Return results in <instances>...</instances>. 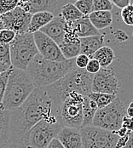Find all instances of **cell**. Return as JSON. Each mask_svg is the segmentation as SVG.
<instances>
[{"instance_id":"cell-1","label":"cell","mask_w":133,"mask_h":148,"mask_svg":"<svg viewBox=\"0 0 133 148\" xmlns=\"http://www.w3.org/2000/svg\"><path fill=\"white\" fill-rule=\"evenodd\" d=\"M61 103L49 87H37L20 107L11 111L10 139L2 148L16 147L25 134L42 120L61 123Z\"/></svg>"},{"instance_id":"cell-2","label":"cell","mask_w":133,"mask_h":148,"mask_svg":"<svg viewBox=\"0 0 133 148\" xmlns=\"http://www.w3.org/2000/svg\"><path fill=\"white\" fill-rule=\"evenodd\" d=\"M76 67V58L58 62L45 59L39 54L30 63L27 72L35 85L43 88L56 84Z\"/></svg>"},{"instance_id":"cell-3","label":"cell","mask_w":133,"mask_h":148,"mask_svg":"<svg viewBox=\"0 0 133 148\" xmlns=\"http://www.w3.org/2000/svg\"><path fill=\"white\" fill-rule=\"evenodd\" d=\"M37 88L27 71L13 67L2 106L8 111H14L24 103Z\"/></svg>"},{"instance_id":"cell-4","label":"cell","mask_w":133,"mask_h":148,"mask_svg":"<svg viewBox=\"0 0 133 148\" xmlns=\"http://www.w3.org/2000/svg\"><path fill=\"white\" fill-rule=\"evenodd\" d=\"M93 77L94 75L89 73L85 69L76 67L58 82L49 86V88L61 101L72 92L88 96L92 92Z\"/></svg>"},{"instance_id":"cell-5","label":"cell","mask_w":133,"mask_h":148,"mask_svg":"<svg viewBox=\"0 0 133 148\" xmlns=\"http://www.w3.org/2000/svg\"><path fill=\"white\" fill-rule=\"evenodd\" d=\"M11 66L27 71L30 63L39 54L34 37L30 32L16 33L14 41L10 45Z\"/></svg>"},{"instance_id":"cell-6","label":"cell","mask_w":133,"mask_h":148,"mask_svg":"<svg viewBox=\"0 0 133 148\" xmlns=\"http://www.w3.org/2000/svg\"><path fill=\"white\" fill-rule=\"evenodd\" d=\"M63 125L42 120L25 134L15 148H47L50 141L57 138Z\"/></svg>"},{"instance_id":"cell-7","label":"cell","mask_w":133,"mask_h":148,"mask_svg":"<svg viewBox=\"0 0 133 148\" xmlns=\"http://www.w3.org/2000/svg\"><path fill=\"white\" fill-rule=\"evenodd\" d=\"M126 116V109L119 98L103 109H99L93 119L92 125L116 133L122 127L123 119Z\"/></svg>"},{"instance_id":"cell-8","label":"cell","mask_w":133,"mask_h":148,"mask_svg":"<svg viewBox=\"0 0 133 148\" xmlns=\"http://www.w3.org/2000/svg\"><path fill=\"white\" fill-rule=\"evenodd\" d=\"M84 100L85 96L76 92H72L65 97L61 106V119L63 126L82 128Z\"/></svg>"},{"instance_id":"cell-9","label":"cell","mask_w":133,"mask_h":148,"mask_svg":"<svg viewBox=\"0 0 133 148\" xmlns=\"http://www.w3.org/2000/svg\"><path fill=\"white\" fill-rule=\"evenodd\" d=\"M82 148H115L119 140L115 133L93 125L80 129Z\"/></svg>"},{"instance_id":"cell-10","label":"cell","mask_w":133,"mask_h":148,"mask_svg":"<svg viewBox=\"0 0 133 148\" xmlns=\"http://www.w3.org/2000/svg\"><path fill=\"white\" fill-rule=\"evenodd\" d=\"M119 89L118 78L114 70L110 67L102 68L93 77L92 92L117 95Z\"/></svg>"},{"instance_id":"cell-11","label":"cell","mask_w":133,"mask_h":148,"mask_svg":"<svg viewBox=\"0 0 133 148\" xmlns=\"http://www.w3.org/2000/svg\"><path fill=\"white\" fill-rule=\"evenodd\" d=\"M0 15L4 29L12 30L16 33L28 32L32 15L25 11L22 8L18 6L14 10Z\"/></svg>"},{"instance_id":"cell-12","label":"cell","mask_w":133,"mask_h":148,"mask_svg":"<svg viewBox=\"0 0 133 148\" xmlns=\"http://www.w3.org/2000/svg\"><path fill=\"white\" fill-rule=\"evenodd\" d=\"M33 37L39 52L44 58L58 62L67 60L61 53L59 45L46 34L39 31L33 33Z\"/></svg>"},{"instance_id":"cell-13","label":"cell","mask_w":133,"mask_h":148,"mask_svg":"<svg viewBox=\"0 0 133 148\" xmlns=\"http://www.w3.org/2000/svg\"><path fill=\"white\" fill-rule=\"evenodd\" d=\"M65 26H66V21L64 20L61 14H60L55 16L54 19L49 24H47L40 30V32L46 34L52 40H54L57 45H60L64 41L65 33H66Z\"/></svg>"},{"instance_id":"cell-14","label":"cell","mask_w":133,"mask_h":148,"mask_svg":"<svg viewBox=\"0 0 133 148\" xmlns=\"http://www.w3.org/2000/svg\"><path fill=\"white\" fill-rule=\"evenodd\" d=\"M57 138L65 148H82L80 129L63 126Z\"/></svg>"},{"instance_id":"cell-15","label":"cell","mask_w":133,"mask_h":148,"mask_svg":"<svg viewBox=\"0 0 133 148\" xmlns=\"http://www.w3.org/2000/svg\"><path fill=\"white\" fill-rule=\"evenodd\" d=\"M19 7L32 15L39 12L53 13L57 6V0H30L27 3H19Z\"/></svg>"},{"instance_id":"cell-16","label":"cell","mask_w":133,"mask_h":148,"mask_svg":"<svg viewBox=\"0 0 133 148\" xmlns=\"http://www.w3.org/2000/svg\"><path fill=\"white\" fill-rule=\"evenodd\" d=\"M69 22L70 26L76 32L77 36L81 38H87L91 36H96L99 35V31L96 29L90 21L89 16H84L81 19L74 21H68Z\"/></svg>"},{"instance_id":"cell-17","label":"cell","mask_w":133,"mask_h":148,"mask_svg":"<svg viewBox=\"0 0 133 148\" xmlns=\"http://www.w3.org/2000/svg\"><path fill=\"white\" fill-rule=\"evenodd\" d=\"M80 47H81V54L89 56L90 59L93 55L102 47H103L104 35L99 34L96 36H91L87 38H81Z\"/></svg>"},{"instance_id":"cell-18","label":"cell","mask_w":133,"mask_h":148,"mask_svg":"<svg viewBox=\"0 0 133 148\" xmlns=\"http://www.w3.org/2000/svg\"><path fill=\"white\" fill-rule=\"evenodd\" d=\"M11 111L6 110L2 105L0 106V148L3 147L9 139L10 133Z\"/></svg>"},{"instance_id":"cell-19","label":"cell","mask_w":133,"mask_h":148,"mask_svg":"<svg viewBox=\"0 0 133 148\" xmlns=\"http://www.w3.org/2000/svg\"><path fill=\"white\" fill-rule=\"evenodd\" d=\"M55 15L53 13L50 12H39L32 15V19L30 21L28 32L30 33H35L37 32H39L47 24H49L53 19Z\"/></svg>"},{"instance_id":"cell-20","label":"cell","mask_w":133,"mask_h":148,"mask_svg":"<svg viewBox=\"0 0 133 148\" xmlns=\"http://www.w3.org/2000/svg\"><path fill=\"white\" fill-rule=\"evenodd\" d=\"M92 25L98 30L108 27L113 22V15L111 11H94L89 15Z\"/></svg>"},{"instance_id":"cell-21","label":"cell","mask_w":133,"mask_h":148,"mask_svg":"<svg viewBox=\"0 0 133 148\" xmlns=\"http://www.w3.org/2000/svg\"><path fill=\"white\" fill-rule=\"evenodd\" d=\"M98 106L95 101L90 100L88 96H85L84 104H83V127L91 126L93 119L96 112L98 111Z\"/></svg>"},{"instance_id":"cell-22","label":"cell","mask_w":133,"mask_h":148,"mask_svg":"<svg viewBox=\"0 0 133 148\" xmlns=\"http://www.w3.org/2000/svg\"><path fill=\"white\" fill-rule=\"evenodd\" d=\"M114 57L115 55L113 49L108 46H103L99 49L91 58L96 60L100 63L102 68H107L113 63Z\"/></svg>"},{"instance_id":"cell-23","label":"cell","mask_w":133,"mask_h":148,"mask_svg":"<svg viewBox=\"0 0 133 148\" xmlns=\"http://www.w3.org/2000/svg\"><path fill=\"white\" fill-rule=\"evenodd\" d=\"M61 53L67 60L75 59L81 54L80 40L78 39L73 42H62L59 45Z\"/></svg>"},{"instance_id":"cell-24","label":"cell","mask_w":133,"mask_h":148,"mask_svg":"<svg viewBox=\"0 0 133 148\" xmlns=\"http://www.w3.org/2000/svg\"><path fill=\"white\" fill-rule=\"evenodd\" d=\"M88 97L95 101L98 106V109H103L104 107L108 106L109 104L114 101L118 97L115 95L110 94H104V93H95L91 92L88 95Z\"/></svg>"},{"instance_id":"cell-25","label":"cell","mask_w":133,"mask_h":148,"mask_svg":"<svg viewBox=\"0 0 133 148\" xmlns=\"http://www.w3.org/2000/svg\"><path fill=\"white\" fill-rule=\"evenodd\" d=\"M61 14L63 16V18L66 21H78L85 16L78 10V8L74 4L70 3H67L66 5H64L62 7Z\"/></svg>"},{"instance_id":"cell-26","label":"cell","mask_w":133,"mask_h":148,"mask_svg":"<svg viewBox=\"0 0 133 148\" xmlns=\"http://www.w3.org/2000/svg\"><path fill=\"white\" fill-rule=\"evenodd\" d=\"M74 5L85 16H89L92 12H94L93 0H78Z\"/></svg>"},{"instance_id":"cell-27","label":"cell","mask_w":133,"mask_h":148,"mask_svg":"<svg viewBox=\"0 0 133 148\" xmlns=\"http://www.w3.org/2000/svg\"><path fill=\"white\" fill-rule=\"evenodd\" d=\"M19 5L18 0H0V15L14 10Z\"/></svg>"},{"instance_id":"cell-28","label":"cell","mask_w":133,"mask_h":148,"mask_svg":"<svg viewBox=\"0 0 133 148\" xmlns=\"http://www.w3.org/2000/svg\"><path fill=\"white\" fill-rule=\"evenodd\" d=\"M12 70H13V67L10 70L0 74V106L2 105V102H3L6 87H7V84H8V80H9L10 74L12 73Z\"/></svg>"},{"instance_id":"cell-29","label":"cell","mask_w":133,"mask_h":148,"mask_svg":"<svg viewBox=\"0 0 133 148\" xmlns=\"http://www.w3.org/2000/svg\"><path fill=\"white\" fill-rule=\"evenodd\" d=\"M94 11H111L113 10V3L111 0H93Z\"/></svg>"},{"instance_id":"cell-30","label":"cell","mask_w":133,"mask_h":148,"mask_svg":"<svg viewBox=\"0 0 133 148\" xmlns=\"http://www.w3.org/2000/svg\"><path fill=\"white\" fill-rule=\"evenodd\" d=\"M16 36V32L9 29H3L0 31V44L10 45Z\"/></svg>"},{"instance_id":"cell-31","label":"cell","mask_w":133,"mask_h":148,"mask_svg":"<svg viewBox=\"0 0 133 148\" xmlns=\"http://www.w3.org/2000/svg\"><path fill=\"white\" fill-rule=\"evenodd\" d=\"M121 18L126 25L133 26V3L122 9Z\"/></svg>"},{"instance_id":"cell-32","label":"cell","mask_w":133,"mask_h":148,"mask_svg":"<svg viewBox=\"0 0 133 148\" xmlns=\"http://www.w3.org/2000/svg\"><path fill=\"white\" fill-rule=\"evenodd\" d=\"M0 60L9 66H11L10 45L0 44Z\"/></svg>"},{"instance_id":"cell-33","label":"cell","mask_w":133,"mask_h":148,"mask_svg":"<svg viewBox=\"0 0 133 148\" xmlns=\"http://www.w3.org/2000/svg\"><path fill=\"white\" fill-rule=\"evenodd\" d=\"M101 69H102V66H101L100 63L96 60L93 59V58L90 60L88 65L85 68V70L88 72L89 73L93 74V75L97 73Z\"/></svg>"},{"instance_id":"cell-34","label":"cell","mask_w":133,"mask_h":148,"mask_svg":"<svg viewBox=\"0 0 133 148\" xmlns=\"http://www.w3.org/2000/svg\"><path fill=\"white\" fill-rule=\"evenodd\" d=\"M90 58L83 54H80L78 57H76V66L78 68L80 69H85L87 65H88L89 61Z\"/></svg>"},{"instance_id":"cell-35","label":"cell","mask_w":133,"mask_h":148,"mask_svg":"<svg viewBox=\"0 0 133 148\" xmlns=\"http://www.w3.org/2000/svg\"><path fill=\"white\" fill-rule=\"evenodd\" d=\"M113 34L118 42H125L128 39V35L122 30H116L113 32Z\"/></svg>"},{"instance_id":"cell-36","label":"cell","mask_w":133,"mask_h":148,"mask_svg":"<svg viewBox=\"0 0 133 148\" xmlns=\"http://www.w3.org/2000/svg\"><path fill=\"white\" fill-rule=\"evenodd\" d=\"M122 127H125L128 130V131L133 132V118H129L125 116L123 119Z\"/></svg>"},{"instance_id":"cell-37","label":"cell","mask_w":133,"mask_h":148,"mask_svg":"<svg viewBox=\"0 0 133 148\" xmlns=\"http://www.w3.org/2000/svg\"><path fill=\"white\" fill-rule=\"evenodd\" d=\"M114 5L117 6L119 9H124L132 3L131 0H111Z\"/></svg>"},{"instance_id":"cell-38","label":"cell","mask_w":133,"mask_h":148,"mask_svg":"<svg viewBox=\"0 0 133 148\" xmlns=\"http://www.w3.org/2000/svg\"><path fill=\"white\" fill-rule=\"evenodd\" d=\"M130 134L129 133L127 135H125V136H123V137H119L118 140V141H117V144H116V147L115 148H124L125 146H126V144H127V142H128V140H129V136H130Z\"/></svg>"},{"instance_id":"cell-39","label":"cell","mask_w":133,"mask_h":148,"mask_svg":"<svg viewBox=\"0 0 133 148\" xmlns=\"http://www.w3.org/2000/svg\"><path fill=\"white\" fill-rule=\"evenodd\" d=\"M47 148H65V147L62 146V144L60 142L59 140H58L57 138H55V139H53V140L50 141V143L49 144V146L47 147Z\"/></svg>"},{"instance_id":"cell-40","label":"cell","mask_w":133,"mask_h":148,"mask_svg":"<svg viewBox=\"0 0 133 148\" xmlns=\"http://www.w3.org/2000/svg\"><path fill=\"white\" fill-rule=\"evenodd\" d=\"M12 67H13L12 66H9V65H7L6 63H4L3 61H2L0 60V74L3 73H5L7 71L10 70Z\"/></svg>"},{"instance_id":"cell-41","label":"cell","mask_w":133,"mask_h":148,"mask_svg":"<svg viewBox=\"0 0 133 148\" xmlns=\"http://www.w3.org/2000/svg\"><path fill=\"white\" fill-rule=\"evenodd\" d=\"M131 133L130 131H128V130L126 129V128H125V127H121L119 130L118 131L116 132V134L118 135L119 137H123V136H125V135H127L128 134Z\"/></svg>"},{"instance_id":"cell-42","label":"cell","mask_w":133,"mask_h":148,"mask_svg":"<svg viewBox=\"0 0 133 148\" xmlns=\"http://www.w3.org/2000/svg\"><path fill=\"white\" fill-rule=\"evenodd\" d=\"M126 116L129 118H133V101L131 102L126 109Z\"/></svg>"},{"instance_id":"cell-43","label":"cell","mask_w":133,"mask_h":148,"mask_svg":"<svg viewBox=\"0 0 133 148\" xmlns=\"http://www.w3.org/2000/svg\"><path fill=\"white\" fill-rule=\"evenodd\" d=\"M124 148H133V132H131L129 136V140L126 144V146Z\"/></svg>"},{"instance_id":"cell-44","label":"cell","mask_w":133,"mask_h":148,"mask_svg":"<svg viewBox=\"0 0 133 148\" xmlns=\"http://www.w3.org/2000/svg\"><path fill=\"white\" fill-rule=\"evenodd\" d=\"M4 29L3 27V21H2V19H1V15H0V30Z\"/></svg>"},{"instance_id":"cell-45","label":"cell","mask_w":133,"mask_h":148,"mask_svg":"<svg viewBox=\"0 0 133 148\" xmlns=\"http://www.w3.org/2000/svg\"><path fill=\"white\" fill-rule=\"evenodd\" d=\"M18 1H19V3H27L30 0H18Z\"/></svg>"},{"instance_id":"cell-46","label":"cell","mask_w":133,"mask_h":148,"mask_svg":"<svg viewBox=\"0 0 133 148\" xmlns=\"http://www.w3.org/2000/svg\"><path fill=\"white\" fill-rule=\"evenodd\" d=\"M75 1H78V0H75Z\"/></svg>"},{"instance_id":"cell-47","label":"cell","mask_w":133,"mask_h":148,"mask_svg":"<svg viewBox=\"0 0 133 148\" xmlns=\"http://www.w3.org/2000/svg\"><path fill=\"white\" fill-rule=\"evenodd\" d=\"M0 31H1V30H0Z\"/></svg>"}]
</instances>
